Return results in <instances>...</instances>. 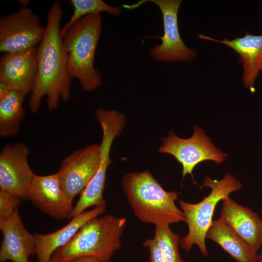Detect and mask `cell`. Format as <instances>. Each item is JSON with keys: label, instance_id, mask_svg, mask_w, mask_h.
<instances>
[{"label": "cell", "instance_id": "277c9868", "mask_svg": "<svg viewBox=\"0 0 262 262\" xmlns=\"http://www.w3.org/2000/svg\"><path fill=\"white\" fill-rule=\"evenodd\" d=\"M102 31L100 14L84 16L72 24L62 36V43L70 77L78 80L82 89L95 90L101 83L94 66L98 43Z\"/></svg>", "mask_w": 262, "mask_h": 262}, {"label": "cell", "instance_id": "3957f363", "mask_svg": "<svg viewBox=\"0 0 262 262\" xmlns=\"http://www.w3.org/2000/svg\"><path fill=\"white\" fill-rule=\"evenodd\" d=\"M127 222L125 217L111 214L90 219L53 253L50 262H71L83 257L111 262L113 254L121 247V237Z\"/></svg>", "mask_w": 262, "mask_h": 262}, {"label": "cell", "instance_id": "ba28073f", "mask_svg": "<svg viewBox=\"0 0 262 262\" xmlns=\"http://www.w3.org/2000/svg\"><path fill=\"white\" fill-rule=\"evenodd\" d=\"M181 0H142L133 4H123L127 9L138 8L146 2L155 4L162 15L164 34L161 43L150 49L151 58L159 62L189 63L197 56L196 51L187 47L180 34L178 14Z\"/></svg>", "mask_w": 262, "mask_h": 262}, {"label": "cell", "instance_id": "e0dca14e", "mask_svg": "<svg viewBox=\"0 0 262 262\" xmlns=\"http://www.w3.org/2000/svg\"><path fill=\"white\" fill-rule=\"evenodd\" d=\"M106 207H96L72 217L66 226L48 234H35L37 262H50L53 253L66 244L87 221L105 212Z\"/></svg>", "mask_w": 262, "mask_h": 262}, {"label": "cell", "instance_id": "8fae6325", "mask_svg": "<svg viewBox=\"0 0 262 262\" xmlns=\"http://www.w3.org/2000/svg\"><path fill=\"white\" fill-rule=\"evenodd\" d=\"M29 149L16 143L3 147L0 153V190L27 198L35 175L28 163Z\"/></svg>", "mask_w": 262, "mask_h": 262}, {"label": "cell", "instance_id": "7c38bea8", "mask_svg": "<svg viewBox=\"0 0 262 262\" xmlns=\"http://www.w3.org/2000/svg\"><path fill=\"white\" fill-rule=\"evenodd\" d=\"M27 198L42 212L57 219L71 217V199L63 189L57 173L34 175Z\"/></svg>", "mask_w": 262, "mask_h": 262}, {"label": "cell", "instance_id": "ac0fdd59", "mask_svg": "<svg viewBox=\"0 0 262 262\" xmlns=\"http://www.w3.org/2000/svg\"><path fill=\"white\" fill-rule=\"evenodd\" d=\"M206 238L219 245L237 262H256L258 255L222 219L213 221Z\"/></svg>", "mask_w": 262, "mask_h": 262}, {"label": "cell", "instance_id": "6da1fadb", "mask_svg": "<svg viewBox=\"0 0 262 262\" xmlns=\"http://www.w3.org/2000/svg\"><path fill=\"white\" fill-rule=\"evenodd\" d=\"M62 14L61 2L54 1L48 12L44 37L37 47V77L29 101L33 113L38 111L45 96L49 111L57 109L60 99L67 102L70 98L71 78L61 34Z\"/></svg>", "mask_w": 262, "mask_h": 262}, {"label": "cell", "instance_id": "2e32d148", "mask_svg": "<svg viewBox=\"0 0 262 262\" xmlns=\"http://www.w3.org/2000/svg\"><path fill=\"white\" fill-rule=\"evenodd\" d=\"M220 217L256 253L262 244V220L250 208L228 196L222 200Z\"/></svg>", "mask_w": 262, "mask_h": 262}, {"label": "cell", "instance_id": "52a82bcc", "mask_svg": "<svg viewBox=\"0 0 262 262\" xmlns=\"http://www.w3.org/2000/svg\"><path fill=\"white\" fill-rule=\"evenodd\" d=\"M162 141L163 144L158 151L172 155L181 164L183 178L190 174L193 179V171L200 163L212 161L219 164L228 156L217 147L197 125L194 126L193 133L189 138H180L171 131L167 137L162 138Z\"/></svg>", "mask_w": 262, "mask_h": 262}, {"label": "cell", "instance_id": "44dd1931", "mask_svg": "<svg viewBox=\"0 0 262 262\" xmlns=\"http://www.w3.org/2000/svg\"><path fill=\"white\" fill-rule=\"evenodd\" d=\"M153 239L167 262H184L179 251L180 236L174 233L169 225L155 226Z\"/></svg>", "mask_w": 262, "mask_h": 262}, {"label": "cell", "instance_id": "7a4b0ae2", "mask_svg": "<svg viewBox=\"0 0 262 262\" xmlns=\"http://www.w3.org/2000/svg\"><path fill=\"white\" fill-rule=\"evenodd\" d=\"M121 183L134 214L142 222L156 226L185 222L175 203L178 193L165 191L149 171L127 173Z\"/></svg>", "mask_w": 262, "mask_h": 262}, {"label": "cell", "instance_id": "8992f818", "mask_svg": "<svg viewBox=\"0 0 262 262\" xmlns=\"http://www.w3.org/2000/svg\"><path fill=\"white\" fill-rule=\"evenodd\" d=\"M96 117L102 131L100 147V163L98 168L88 185L81 194L74 207L71 217L85 211L90 207H106L103 196L106 172L112 160L110 157L112 145L125 126L124 116L116 111L101 110L97 112Z\"/></svg>", "mask_w": 262, "mask_h": 262}, {"label": "cell", "instance_id": "603a6c76", "mask_svg": "<svg viewBox=\"0 0 262 262\" xmlns=\"http://www.w3.org/2000/svg\"><path fill=\"white\" fill-rule=\"evenodd\" d=\"M143 246L149 250V262H167L153 239H147L143 242Z\"/></svg>", "mask_w": 262, "mask_h": 262}, {"label": "cell", "instance_id": "cb8c5ba5", "mask_svg": "<svg viewBox=\"0 0 262 262\" xmlns=\"http://www.w3.org/2000/svg\"><path fill=\"white\" fill-rule=\"evenodd\" d=\"M71 262H98V261L92 257H83L73 260Z\"/></svg>", "mask_w": 262, "mask_h": 262}, {"label": "cell", "instance_id": "d4e9b609", "mask_svg": "<svg viewBox=\"0 0 262 262\" xmlns=\"http://www.w3.org/2000/svg\"><path fill=\"white\" fill-rule=\"evenodd\" d=\"M17 2L19 3L22 6V7H26L29 3V0H17Z\"/></svg>", "mask_w": 262, "mask_h": 262}, {"label": "cell", "instance_id": "7402d4cb", "mask_svg": "<svg viewBox=\"0 0 262 262\" xmlns=\"http://www.w3.org/2000/svg\"><path fill=\"white\" fill-rule=\"evenodd\" d=\"M21 198L0 190V220L8 218L17 210Z\"/></svg>", "mask_w": 262, "mask_h": 262}, {"label": "cell", "instance_id": "9a60e30c", "mask_svg": "<svg viewBox=\"0 0 262 262\" xmlns=\"http://www.w3.org/2000/svg\"><path fill=\"white\" fill-rule=\"evenodd\" d=\"M197 37L222 44L237 53L238 60L242 64L244 86L251 92H254L255 81L262 72V35H255L246 32L242 37L220 40L198 33Z\"/></svg>", "mask_w": 262, "mask_h": 262}, {"label": "cell", "instance_id": "d6986e66", "mask_svg": "<svg viewBox=\"0 0 262 262\" xmlns=\"http://www.w3.org/2000/svg\"><path fill=\"white\" fill-rule=\"evenodd\" d=\"M27 95L11 90L0 98V135L12 137L18 133L20 124L25 115L23 106Z\"/></svg>", "mask_w": 262, "mask_h": 262}, {"label": "cell", "instance_id": "484cf974", "mask_svg": "<svg viewBox=\"0 0 262 262\" xmlns=\"http://www.w3.org/2000/svg\"><path fill=\"white\" fill-rule=\"evenodd\" d=\"M258 260H259L261 262H262V254L260 255H258Z\"/></svg>", "mask_w": 262, "mask_h": 262}, {"label": "cell", "instance_id": "5b68a950", "mask_svg": "<svg viewBox=\"0 0 262 262\" xmlns=\"http://www.w3.org/2000/svg\"><path fill=\"white\" fill-rule=\"evenodd\" d=\"M202 187L210 188L211 192L202 201L197 203L183 200L179 202L188 229L187 234L180 240V246L182 249L189 252L192 246L196 245L202 255L207 256L206 235L213 221L215 207L220 201L229 196L231 193L240 190L242 184L232 175L228 173L220 180L205 177Z\"/></svg>", "mask_w": 262, "mask_h": 262}, {"label": "cell", "instance_id": "ffe728a7", "mask_svg": "<svg viewBox=\"0 0 262 262\" xmlns=\"http://www.w3.org/2000/svg\"><path fill=\"white\" fill-rule=\"evenodd\" d=\"M74 11L67 23L61 29L62 36L67 29L74 23L87 15L107 12L114 16H118L121 12L120 7L110 5L102 0H69Z\"/></svg>", "mask_w": 262, "mask_h": 262}, {"label": "cell", "instance_id": "4fadbf2b", "mask_svg": "<svg viewBox=\"0 0 262 262\" xmlns=\"http://www.w3.org/2000/svg\"><path fill=\"white\" fill-rule=\"evenodd\" d=\"M37 47L5 53L0 60V82L12 90L31 93L37 73Z\"/></svg>", "mask_w": 262, "mask_h": 262}, {"label": "cell", "instance_id": "5bb4252c", "mask_svg": "<svg viewBox=\"0 0 262 262\" xmlns=\"http://www.w3.org/2000/svg\"><path fill=\"white\" fill-rule=\"evenodd\" d=\"M2 240L0 262H29L36 253L35 238L25 228L18 210L8 218L0 220Z\"/></svg>", "mask_w": 262, "mask_h": 262}, {"label": "cell", "instance_id": "9c48e42d", "mask_svg": "<svg viewBox=\"0 0 262 262\" xmlns=\"http://www.w3.org/2000/svg\"><path fill=\"white\" fill-rule=\"evenodd\" d=\"M45 30L38 16L27 7L1 17L0 51L13 53L37 47Z\"/></svg>", "mask_w": 262, "mask_h": 262}, {"label": "cell", "instance_id": "30bf717a", "mask_svg": "<svg viewBox=\"0 0 262 262\" xmlns=\"http://www.w3.org/2000/svg\"><path fill=\"white\" fill-rule=\"evenodd\" d=\"M100 163L99 145L74 151L62 161L57 173L61 185L71 199L81 194L96 173Z\"/></svg>", "mask_w": 262, "mask_h": 262}]
</instances>
